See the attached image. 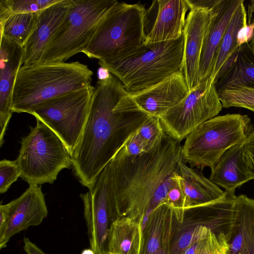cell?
<instances>
[{
	"instance_id": "5b68a950",
	"label": "cell",
	"mask_w": 254,
	"mask_h": 254,
	"mask_svg": "<svg viewBox=\"0 0 254 254\" xmlns=\"http://www.w3.org/2000/svg\"><path fill=\"white\" fill-rule=\"evenodd\" d=\"M146 16L143 5L118 1L100 22L82 53L104 61L132 54L145 45Z\"/></svg>"
},
{
	"instance_id": "9c48e42d",
	"label": "cell",
	"mask_w": 254,
	"mask_h": 254,
	"mask_svg": "<svg viewBox=\"0 0 254 254\" xmlns=\"http://www.w3.org/2000/svg\"><path fill=\"white\" fill-rule=\"evenodd\" d=\"M94 90L91 86L58 96L39 104L30 113L58 135L70 156L82 134Z\"/></svg>"
},
{
	"instance_id": "1f68e13d",
	"label": "cell",
	"mask_w": 254,
	"mask_h": 254,
	"mask_svg": "<svg viewBox=\"0 0 254 254\" xmlns=\"http://www.w3.org/2000/svg\"><path fill=\"white\" fill-rule=\"evenodd\" d=\"M226 251L227 248L211 232L207 237L192 245L180 254H226Z\"/></svg>"
},
{
	"instance_id": "44dd1931",
	"label": "cell",
	"mask_w": 254,
	"mask_h": 254,
	"mask_svg": "<svg viewBox=\"0 0 254 254\" xmlns=\"http://www.w3.org/2000/svg\"><path fill=\"white\" fill-rule=\"evenodd\" d=\"M226 254H254V199L237 196Z\"/></svg>"
},
{
	"instance_id": "8fae6325",
	"label": "cell",
	"mask_w": 254,
	"mask_h": 254,
	"mask_svg": "<svg viewBox=\"0 0 254 254\" xmlns=\"http://www.w3.org/2000/svg\"><path fill=\"white\" fill-rule=\"evenodd\" d=\"M80 196L83 204L90 249L95 254H108V236L111 224L117 216L109 188L107 166L94 186Z\"/></svg>"
},
{
	"instance_id": "4316f807",
	"label": "cell",
	"mask_w": 254,
	"mask_h": 254,
	"mask_svg": "<svg viewBox=\"0 0 254 254\" xmlns=\"http://www.w3.org/2000/svg\"><path fill=\"white\" fill-rule=\"evenodd\" d=\"M211 231L207 227L197 224H187L179 228L177 235L172 239L170 254H180L187 249L207 237Z\"/></svg>"
},
{
	"instance_id": "f1b7e54d",
	"label": "cell",
	"mask_w": 254,
	"mask_h": 254,
	"mask_svg": "<svg viewBox=\"0 0 254 254\" xmlns=\"http://www.w3.org/2000/svg\"><path fill=\"white\" fill-rule=\"evenodd\" d=\"M218 94L223 108H242L254 112V88H231L222 91Z\"/></svg>"
},
{
	"instance_id": "e0dca14e",
	"label": "cell",
	"mask_w": 254,
	"mask_h": 254,
	"mask_svg": "<svg viewBox=\"0 0 254 254\" xmlns=\"http://www.w3.org/2000/svg\"><path fill=\"white\" fill-rule=\"evenodd\" d=\"M72 0H60L39 12L35 28L23 47L22 65L39 63L48 43L65 17Z\"/></svg>"
},
{
	"instance_id": "f546056e",
	"label": "cell",
	"mask_w": 254,
	"mask_h": 254,
	"mask_svg": "<svg viewBox=\"0 0 254 254\" xmlns=\"http://www.w3.org/2000/svg\"><path fill=\"white\" fill-rule=\"evenodd\" d=\"M142 140L147 152L158 146L167 134L162 126L160 119L149 116L136 129Z\"/></svg>"
},
{
	"instance_id": "60d3db41",
	"label": "cell",
	"mask_w": 254,
	"mask_h": 254,
	"mask_svg": "<svg viewBox=\"0 0 254 254\" xmlns=\"http://www.w3.org/2000/svg\"><path fill=\"white\" fill-rule=\"evenodd\" d=\"M81 254H95V253L90 248L83 250Z\"/></svg>"
},
{
	"instance_id": "603a6c76",
	"label": "cell",
	"mask_w": 254,
	"mask_h": 254,
	"mask_svg": "<svg viewBox=\"0 0 254 254\" xmlns=\"http://www.w3.org/2000/svg\"><path fill=\"white\" fill-rule=\"evenodd\" d=\"M179 173L185 194V212L214 201L225 193V191L197 170L188 166L183 160L179 163Z\"/></svg>"
},
{
	"instance_id": "277c9868",
	"label": "cell",
	"mask_w": 254,
	"mask_h": 254,
	"mask_svg": "<svg viewBox=\"0 0 254 254\" xmlns=\"http://www.w3.org/2000/svg\"><path fill=\"white\" fill-rule=\"evenodd\" d=\"M183 50L182 35L175 41L145 45L124 58L99 60L98 64L132 93L147 89L180 70Z\"/></svg>"
},
{
	"instance_id": "d6a6232c",
	"label": "cell",
	"mask_w": 254,
	"mask_h": 254,
	"mask_svg": "<svg viewBox=\"0 0 254 254\" xmlns=\"http://www.w3.org/2000/svg\"><path fill=\"white\" fill-rule=\"evenodd\" d=\"M21 176L16 160L3 159L0 161V193L7 191L11 185Z\"/></svg>"
},
{
	"instance_id": "30bf717a",
	"label": "cell",
	"mask_w": 254,
	"mask_h": 254,
	"mask_svg": "<svg viewBox=\"0 0 254 254\" xmlns=\"http://www.w3.org/2000/svg\"><path fill=\"white\" fill-rule=\"evenodd\" d=\"M215 81H199L187 96L160 118L165 133L181 141L205 121L218 115L223 108Z\"/></svg>"
},
{
	"instance_id": "ac0fdd59",
	"label": "cell",
	"mask_w": 254,
	"mask_h": 254,
	"mask_svg": "<svg viewBox=\"0 0 254 254\" xmlns=\"http://www.w3.org/2000/svg\"><path fill=\"white\" fill-rule=\"evenodd\" d=\"M176 221L174 209L167 204L152 210L142 223L140 254H170Z\"/></svg>"
},
{
	"instance_id": "ba28073f",
	"label": "cell",
	"mask_w": 254,
	"mask_h": 254,
	"mask_svg": "<svg viewBox=\"0 0 254 254\" xmlns=\"http://www.w3.org/2000/svg\"><path fill=\"white\" fill-rule=\"evenodd\" d=\"M36 121V126L22 138L16 159L20 177L29 186L52 184L63 169L72 165L62 139L45 124Z\"/></svg>"
},
{
	"instance_id": "74e56055",
	"label": "cell",
	"mask_w": 254,
	"mask_h": 254,
	"mask_svg": "<svg viewBox=\"0 0 254 254\" xmlns=\"http://www.w3.org/2000/svg\"><path fill=\"white\" fill-rule=\"evenodd\" d=\"M8 220V211L7 204L0 205V234L4 230Z\"/></svg>"
},
{
	"instance_id": "d4e9b609",
	"label": "cell",
	"mask_w": 254,
	"mask_h": 254,
	"mask_svg": "<svg viewBox=\"0 0 254 254\" xmlns=\"http://www.w3.org/2000/svg\"><path fill=\"white\" fill-rule=\"evenodd\" d=\"M244 1L243 0L234 13L218 48L209 77L212 80H215L222 66L238 48L237 46V33L242 27L247 24Z\"/></svg>"
},
{
	"instance_id": "e575fe53",
	"label": "cell",
	"mask_w": 254,
	"mask_h": 254,
	"mask_svg": "<svg viewBox=\"0 0 254 254\" xmlns=\"http://www.w3.org/2000/svg\"><path fill=\"white\" fill-rule=\"evenodd\" d=\"M243 153L252 180L254 179V131L243 143Z\"/></svg>"
},
{
	"instance_id": "7a4b0ae2",
	"label": "cell",
	"mask_w": 254,
	"mask_h": 254,
	"mask_svg": "<svg viewBox=\"0 0 254 254\" xmlns=\"http://www.w3.org/2000/svg\"><path fill=\"white\" fill-rule=\"evenodd\" d=\"M182 146L167 134L161 143L134 157H114L107 164L109 188L117 218L140 223L162 204L179 174Z\"/></svg>"
},
{
	"instance_id": "2e32d148",
	"label": "cell",
	"mask_w": 254,
	"mask_h": 254,
	"mask_svg": "<svg viewBox=\"0 0 254 254\" xmlns=\"http://www.w3.org/2000/svg\"><path fill=\"white\" fill-rule=\"evenodd\" d=\"M242 0H216L211 8L200 56L199 81L209 77L218 48L234 13Z\"/></svg>"
},
{
	"instance_id": "d590c367",
	"label": "cell",
	"mask_w": 254,
	"mask_h": 254,
	"mask_svg": "<svg viewBox=\"0 0 254 254\" xmlns=\"http://www.w3.org/2000/svg\"><path fill=\"white\" fill-rule=\"evenodd\" d=\"M254 35V20L249 24L242 27L237 35V46L238 47L250 43Z\"/></svg>"
},
{
	"instance_id": "5bb4252c",
	"label": "cell",
	"mask_w": 254,
	"mask_h": 254,
	"mask_svg": "<svg viewBox=\"0 0 254 254\" xmlns=\"http://www.w3.org/2000/svg\"><path fill=\"white\" fill-rule=\"evenodd\" d=\"M211 9L196 8L190 10L183 32L184 50L181 70L189 90L199 82L200 56Z\"/></svg>"
},
{
	"instance_id": "83f0119b",
	"label": "cell",
	"mask_w": 254,
	"mask_h": 254,
	"mask_svg": "<svg viewBox=\"0 0 254 254\" xmlns=\"http://www.w3.org/2000/svg\"><path fill=\"white\" fill-rule=\"evenodd\" d=\"M60 0H0V23L10 15L20 13L39 12Z\"/></svg>"
},
{
	"instance_id": "3957f363",
	"label": "cell",
	"mask_w": 254,
	"mask_h": 254,
	"mask_svg": "<svg viewBox=\"0 0 254 254\" xmlns=\"http://www.w3.org/2000/svg\"><path fill=\"white\" fill-rule=\"evenodd\" d=\"M93 74L87 65L77 61L23 65L13 88L12 112L30 114L47 100L90 87Z\"/></svg>"
},
{
	"instance_id": "8d00e7d4",
	"label": "cell",
	"mask_w": 254,
	"mask_h": 254,
	"mask_svg": "<svg viewBox=\"0 0 254 254\" xmlns=\"http://www.w3.org/2000/svg\"><path fill=\"white\" fill-rule=\"evenodd\" d=\"M23 249L27 254H46L27 238L23 239Z\"/></svg>"
},
{
	"instance_id": "7402d4cb",
	"label": "cell",
	"mask_w": 254,
	"mask_h": 254,
	"mask_svg": "<svg viewBox=\"0 0 254 254\" xmlns=\"http://www.w3.org/2000/svg\"><path fill=\"white\" fill-rule=\"evenodd\" d=\"M209 180L227 192L252 180L243 153V143L228 149L211 170Z\"/></svg>"
},
{
	"instance_id": "7c38bea8",
	"label": "cell",
	"mask_w": 254,
	"mask_h": 254,
	"mask_svg": "<svg viewBox=\"0 0 254 254\" xmlns=\"http://www.w3.org/2000/svg\"><path fill=\"white\" fill-rule=\"evenodd\" d=\"M8 220L0 234V249L6 247L14 235L31 226L39 225L48 214L44 194L41 187L29 186L18 198L7 203Z\"/></svg>"
},
{
	"instance_id": "6da1fadb",
	"label": "cell",
	"mask_w": 254,
	"mask_h": 254,
	"mask_svg": "<svg viewBox=\"0 0 254 254\" xmlns=\"http://www.w3.org/2000/svg\"><path fill=\"white\" fill-rule=\"evenodd\" d=\"M150 115L112 73L94 87L88 116L71 156L73 172L89 189L128 136Z\"/></svg>"
},
{
	"instance_id": "cb8c5ba5",
	"label": "cell",
	"mask_w": 254,
	"mask_h": 254,
	"mask_svg": "<svg viewBox=\"0 0 254 254\" xmlns=\"http://www.w3.org/2000/svg\"><path fill=\"white\" fill-rule=\"evenodd\" d=\"M142 224L127 217H120L111 224L108 239V254H140Z\"/></svg>"
},
{
	"instance_id": "484cf974",
	"label": "cell",
	"mask_w": 254,
	"mask_h": 254,
	"mask_svg": "<svg viewBox=\"0 0 254 254\" xmlns=\"http://www.w3.org/2000/svg\"><path fill=\"white\" fill-rule=\"evenodd\" d=\"M38 14L39 12L10 15L0 23V35L23 47L35 28Z\"/></svg>"
},
{
	"instance_id": "f35d334b",
	"label": "cell",
	"mask_w": 254,
	"mask_h": 254,
	"mask_svg": "<svg viewBox=\"0 0 254 254\" xmlns=\"http://www.w3.org/2000/svg\"><path fill=\"white\" fill-rule=\"evenodd\" d=\"M110 72L103 67H100L98 70V80H102L107 78Z\"/></svg>"
},
{
	"instance_id": "836d02e7",
	"label": "cell",
	"mask_w": 254,
	"mask_h": 254,
	"mask_svg": "<svg viewBox=\"0 0 254 254\" xmlns=\"http://www.w3.org/2000/svg\"><path fill=\"white\" fill-rule=\"evenodd\" d=\"M145 152H147L145 146L135 130L128 136L114 157H134Z\"/></svg>"
},
{
	"instance_id": "4dcf8cb0",
	"label": "cell",
	"mask_w": 254,
	"mask_h": 254,
	"mask_svg": "<svg viewBox=\"0 0 254 254\" xmlns=\"http://www.w3.org/2000/svg\"><path fill=\"white\" fill-rule=\"evenodd\" d=\"M166 199L167 204L174 209L177 222L182 224L185 218V197L181 184L179 173L168 190Z\"/></svg>"
},
{
	"instance_id": "52a82bcc",
	"label": "cell",
	"mask_w": 254,
	"mask_h": 254,
	"mask_svg": "<svg viewBox=\"0 0 254 254\" xmlns=\"http://www.w3.org/2000/svg\"><path fill=\"white\" fill-rule=\"evenodd\" d=\"M118 1L72 0L67 12L50 39L39 63L65 62L82 53L99 23Z\"/></svg>"
},
{
	"instance_id": "8992f818",
	"label": "cell",
	"mask_w": 254,
	"mask_h": 254,
	"mask_svg": "<svg viewBox=\"0 0 254 254\" xmlns=\"http://www.w3.org/2000/svg\"><path fill=\"white\" fill-rule=\"evenodd\" d=\"M254 131L246 115L217 116L201 124L185 138L182 146L184 161L191 167L211 170L231 147L244 143Z\"/></svg>"
},
{
	"instance_id": "b9f144b4",
	"label": "cell",
	"mask_w": 254,
	"mask_h": 254,
	"mask_svg": "<svg viewBox=\"0 0 254 254\" xmlns=\"http://www.w3.org/2000/svg\"><path fill=\"white\" fill-rule=\"evenodd\" d=\"M249 44L252 50L253 51V53H254V35L252 40H251V41L250 43H249Z\"/></svg>"
},
{
	"instance_id": "4fadbf2b",
	"label": "cell",
	"mask_w": 254,
	"mask_h": 254,
	"mask_svg": "<svg viewBox=\"0 0 254 254\" xmlns=\"http://www.w3.org/2000/svg\"><path fill=\"white\" fill-rule=\"evenodd\" d=\"M189 91L180 70L147 89L130 94L140 110L160 119L181 102Z\"/></svg>"
},
{
	"instance_id": "ffe728a7",
	"label": "cell",
	"mask_w": 254,
	"mask_h": 254,
	"mask_svg": "<svg viewBox=\"0 0 254 254\" xmlns=\"http://www.w3.org/2000/svg\"><path fill=\"white\" fill-rule=\"evenodd\" d=\"M215 81L218 93L235 88H254V53L249 43L236 49L219 70Z\"/></svg>"
},
{
	"instance_id": "d6986e66",
	"label": "cell",
	"mask_w": 254,
	"mask_h": 254,
	"mask_svg": "<svg viewBox=\"0 0 254 254\" xmlns=\"http://www.w3.org/2000/svg\"><path fill=\"white\" fill-rule=\"evenodd\" d=\"M157 13L147 33L145 45L179 39L182 35L186 14L189 9L186 0H156Z\"/></svg>"
},
{
	"instance_id": "ab89813d",
	"label": "cell",
	"mask_w": 254,
	"mask_h": 254,
	"mask_svg": "<svg viewBox=\"0 0 254 254\" xmlns=\"http://www.w3.org/2000/svg\"><path fill=\"white\" fill-rule=\"evenodd\" d=\"M249 14L250 13V14H249V17H250L252 14L254 12V0L251 1V4L249 5Z\"/></svg>"
},
{
	"instance_id": "9a60e30c",
	"label": "cell",
	"mask_w": 254,
	"mask_h": 254,
	"mask_svg": "<svg viewBox=\"0 0 254 254\" xmlns=\"http://www.w3.org/2000/svg\"><path fill=\"white\" fill-rule=\"evenodd\" d=\"M23 47L0 35V146L12 116V91L19 68L22 65Z\"/></svg>"
}]
</instances>
